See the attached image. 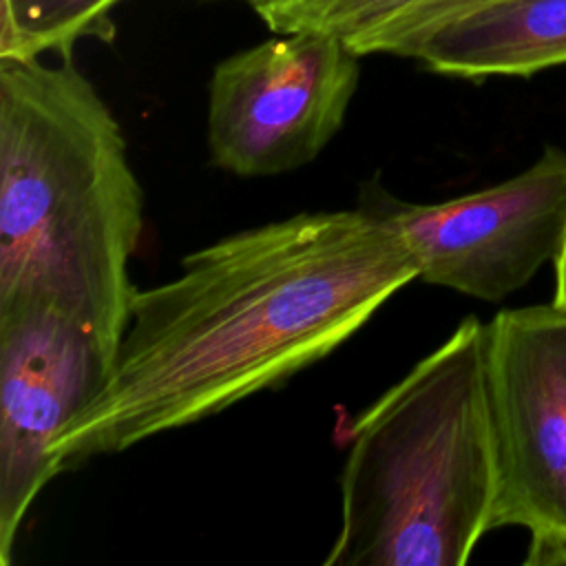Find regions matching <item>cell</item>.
I'll list each match as a JSON object with an SVG mask.
<instances>
[{
	"instance_id": "cell-1",
	"label": "cell",
	"mask_w": 566,
	"mask_h": 566,
	"mask_svg": "<svg viewBox=\"0 0 566 566\" xmlns=\"http://www.w3.org/2000/svg\"><path fill=\"white\" fill-rule=\"evenodd\" d=\"M418 281L376 208L298 212L232 232L137 290L115 363L53 444L57 471L126 451L287 382Z\"/></svg>"
},
{
	"instance_id": "cell-2",
	"label": "cell",
	"mask_w": 566,
	"mask_h": 566,
	"mask_svg": "<svg viewBox=\"0 0 566 566\" xmlns=\"http://www.w3.org/2000/svg\"><path fill=\"white\" fill-rule=\"evenodd\" d=\"M144 190L111 106L71 57H0V310L42 305L115 363Z\"/></svg>"
},
{
	"instance_id": "cell-3",
	"label": "cell",
	"mask_w": 566,
	"mask_h": 566,
	"mask_svg": "<svg viewBox=\"0 0 566 566\" xmlns=\"http://www.w3.org/2000/svg\"><path fill=\"white\" fill-rule=\"evenodd\" d=\"M347 442L323 564H467L495 502L486 323L467 316L354 418Z\"/></svg>"
},
{
	"instance_id": "cell-4",
	"label": "cell",
	"mask_w": 566,
	"mask_h": 566,
	"mask_svg": "<svg viewBox=\"0 0 566 566\" xmlns=\"http://www.w3.org/2000/svg\"><path fill=\"white\" fill-rule=\"evenodd\" d=\"M486 389L491 531H528L524 566H566V307L502 310L486 323Z\"/></svg>"
},
{
	"instance_id": "cell-5",
	"label": "cell",
	"mask_w": 566,
	"mask_h": 566,
	"mask_svg": "<svg viewBox=\"0 0 566 566\" xmlns=\"http://www.w3.org/2000/svg\"><path fill=\"white\" fill-rule=\"evenodd\" d=\"M345 40L290 31L223 57L208 84L210 164L274 177L314 161L340 130L360 80Z\"/></svg>"
},
{
	"instance_id": "cell-6",
	"label": "cell",
	"mask_w": 566,
	"mask_h": 566,
	"mask_svg": "<svg viewBox=\"0 0 566 566\" xmlns=\"http://www.w3.org/2000/svg\"><path fill=\"white\" fill-rule=\"evenodd\" d=\"M360 203L396 226L418 281L495 303L562 252L566 153L548 146L524 172L440 203H407L376 186Z\"/></svg>"
},
{
	"instance_id": "cell-7",
	"label": "cell",
	"mask_w": 566,
	"mask_h": 566,
	"mask_svg": "<svg viewBox=\"0 0 566 566\" xmlns=\"http://www.w3.org/2000/svg\"><path fill=\"white\" fill-rule=\"evenodd\" d=\"M111 371L95 340L42 305L0 310V564L20 526L60 471L53 444Z\"/></svg>"
},
{
	"instance_id": "cell-8",
	"label": "cell",
	"mask_w": 566,
	"mask_h": 566,
	"mask_svg": "<svg viewBox=\"0 0 566 566\" xmlns=\"http://www.w3.org/2000/svg\"><path fill=\"white\" fill-rule=\"evenodd\" d=\"M400 57L464 80L566 64V0H493L413 40Z\"/></svg>"
},
{
	"instance_id": "cell-9",
	"label": "cell",
	"mask_w": 566,
	"mask_h": 566,
	"mask_svg": "<svg viewBox=\"0 0 566 566\" xmlns=\"http://www.w3.org/2000/svg\"><path fill=\"white\" fill-rule=\"evenodd\" d=\"M124 0H2L0 57H71L80 40L111 42Z\"/></svg>"
},
{
	"instance_id": "cell-10",
	"label": "cell",
	"mask_w": 566,
	"mask_h": 566,
	"mask_svg": "<svg viewBox=\"0 0 566 566\" xmlns=\"http://www.w3.org/2000/svg\"><path fill=\"white\" fill-rule=\"evenodd\" d=\"M427 0H250L274 31H321L345 40L354 51L365 38Z\"/></svg>"
},
{
	"instance_id": "cell-11",
	"label": "cell",
	"mask_w": 566,
	"mask_h": 566,
	"mask_svg": "<svg viewBox=\"0 0 566 566\" xmlns=\"http://www.w3.org/2000/svg\"><path fill=\"white\" fill-rule=\"evenodd\" d=\"M486 2L493 0H427L418 4L416 9L407 11L405 15L396 18L387 27L378 29L369 38H365L354 53L356 55H369V53H391L400 55L413 40L424 35L427 31L444 24L447 20L462 15L467 11H473Z\"/></svg>"
},
{
	"instance_id": "cell-12",
	"label": "cell",
	"mask_w": 566,
	"mask_h": 566,
	"mask_svg": "<svg viewBox=\"0 0 566 566\" xmlns=\"http://www.w3.org/2000/svg\"><path fill=\"white\" fill-rule=\"evenodd\" d=\"M555 279H557V285H555V303L566 307V239H564V245H562V252L557 254L555 259Z\"/></svg>"
},
{
	"instance_id": "cell-13",
	"label": "cell",
	"mask_w": 566,
	"mask_h": 566,
	"mask_svg": "<svg viewBox=\"0 0 566 566\" xmlns=\"http://www.w3.org/2000/svg\"><path fill=\"white\" fill-rule=\"evenodd\" d=\"M248 2H250V0H248Z\"/></svg>"
}]
</instances>
